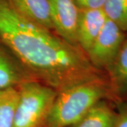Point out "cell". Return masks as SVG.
I'll return each instance as SVG.
<instances>
[{"mask_svg":"<svg viewBox=\"0 0 127 127\" xmlns=\"http://www.w3.org/2000/svg\"><path fill=\"white\" fill-rule=\"evenodd\" d=\"M102 9L80 11L77 28V40L82 47L88 51L107 20Z\"/></svg>","mask_w":127,"mask_h":127,"instance_id":"8992f818","label":"cell"},{"mask_svg":"<svg viewBox=\"0 0 127 127\" xmlns=\"http://www.w3.org/2000/svg\"><path fill=\"white\" fill-rule=\"evenodd\" d=\"M103 11L107 18L123 31H127V0H106Z\"/></svg>","mask_w":127,"mask_h":127,"instance_id":"30bf717a","label":"cell"},{"mask_svg":"<svg viewBox=\"0 0 127 127\" xmlns=\"http://www.w3.org/2000/svg\"><path fill=\"white\" fill-rule=\"evenodd\" d=\"M0 42L24 63L53 75L75 73L83 63L69 47L0 0Z\"/></svg>","mask_w":127,"mask_h":127,"instance_id":"6da1fadb","label":"cell"},{"mask_svg":"<svg viewBox=\"0 0 127 127\" xmlns=\"http://www.w3.org/2000/svg\"><path fill=\"white\" fill-rule=\"evenodd\" d=\"M21 15L45 29L54 28L48 0H8Z\"/></svg>","mask_w":127,"mask_h":127,"instance_id":"52a82bcc","label":"cell"},{"mask_svg":"<svg viewBox=\"0 0 127 127\" xmlns=\"http://www.w3.org/2000/svg\"><path fill=\"white\" fill-rule=\"evenodd\" d=\"M55 94L38 84H28L19 91V100L11 127H37L49 112Z\"/></svg>","mask_w":127,"mask_h":127,"instance_id":"3957f363","label":"cell"},{"mask_svg":"<svg viewBox=\"0 0 127 127\" xmlns=\"http://www.w3.org/2000/svg\"><path fill=\"white\" fill-rule=\"evenodd\" d=\"M116 114L104 103L94 105L76 127H114Z\"/></svg>","mask_w":127,"mask_h":127,"instance_id":"ba28073f","label":"cell"},{"mask_svg":"<svg viewBox=\"0 0 127 127\" xmlns=\"http://www.w3.org/2000/svg\"><path fill=\"white\" fill-rule=\"evenodd\" d=\"M79 10L102 9L106 0H73Z\"/></svg>","mask_w":127,"mask_h":127,"instance_id":"4fadbf2b","label":"cell"},{"mask_svg":"<svg viewBox=\"0 0 127 127\" xmlns=\"http://www.w3.org/2000/svg\"><path fill=\"white\" fill-rule=\"evenodd\" d=\"M48 1L53 28L68 40H77V28L80 10L74 1Z\"/></svg>","mask_w":127,"mask_h":127,"instance_id":"5b68a950","label":"cell"},{"mask_svg":"<svg viewBox=\"0 0 127 127\" xmlns=\"http://www.w3.org/2000/svg\"><path fill=\"white\" fill-rule=\"evenodd\" d=\"M19 100V91L14 87L0 90V127H11Z\"/></svg>","mask_w":127,"mask_h":127,"instance_id":"9c48e42d","label":"cell"},{"mask_svg":"<svg viewBox=\"0 0 127 127\" xmlns=\"http://www.w3.org/2000/svg\"><path fill=\"white\" fill-rule=\"evenodd\" d=\"M114 127H127V105L122 106L117 114H116Z\"/></svg>","mask_w":127,"mask_h":127,"instance_id":"5bb4252c","label":"cell"},{"mask_svg":"<svg viewBox=\"0 0 127 127\" xmlns=\"http://www.w3.org/2000/svg\"><path fill=\"white\" fill-rule=\"evenodd\" d=\"M104 95L98 85L84 83L64 91L54 101L48 112L52 127H66L76 124Z\"/></svg>","mask_w":127,"mask_h":127,"instance_id":"7a4b0ae2","label":"cell"},{"mask_svg":"<svg viewBox=\"0 0 127 127\" xmlns=\"http://www.w3.org/2000/svg\"><path fill=\"white\" fill-rule=\"evenodd\" d=\"M112 66L114 81L121 91L127 92V42L122 45Z\"/></svg>","mask_w":127,"mask_h":127,"instance_id":"8fae6325","label":"cell"},{"mask_svg":"<svg viewBox=\"0 0 127 127\" xmlns=\"http://www.w3.org/2000/svg\"><path fill=\"white\" fill-rule=\"evenodd\" d=\"M18 81V73L14 64L0 50V90L13 88Z\"/></svg>","mask_w":127,"mask_h":127,"instance_id":"7c38bea8","label":"cell"},{"mask_svg":"<svg viewBox=\"0 0 127 127\" xmlns=\"http://www.w3.org/2000/svg\"><path fill=\"white\" fill-rule=\"evenodd\" d=\"M124 31L107 18L100 33L88 51L93 63L98 66L112 65L122 47Z\"/></svg>","mask_w":127,"mask_h":127,"instance_id":"277c9868","label":"cell"}]
</instances>
